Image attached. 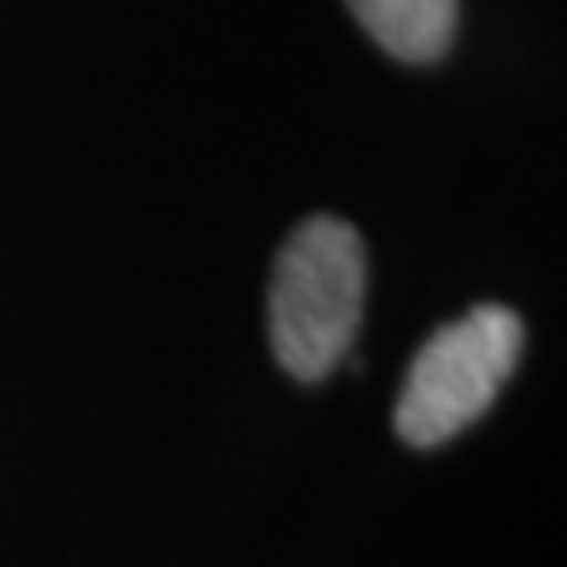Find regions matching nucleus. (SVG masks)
Here are the masks:
<instances>
[{"label":"nucleus","instance_id":"1","mask_svg":"<svg viewBox=\"0 0 567 567\" xmlns=\"http://www.w3.org/2000/svg\"><path fill=\"white\" fill-rule=\"evenodd\" d=\"M364 317V241L346 218L317 213L279 246L270 279V346L298 383L327 379Z\"/></svg>","mask_w":567,"mask_h":567},{"label":"nucleus","instance_id":"2","mask_svg":"<svg viewBox=\"0 0 567 567\" xmlns=\"http://www.w3.org/2000/svg\"><path fill=\"white\" fill-rule=\"evenodd\" d=\"M525 327L502 303H477L416 350L393 425L406 445L431 450L473 425L520 360Z\"/></svg>","mask_w":567,"mask_h":567},{"label":"nucleus","instance_id":"3","mask_svg":"<svg viewBox=\"0 0 567 567\" xmlns=\"http://www.w3.org/2000/svg\"><path fill=\"white\" fill-rule=\"evenodd\" d=\"M388 58L425 66L445 58L458 29V0H346Z\"/></svg>","mask_w":567,"mask_h":567}]
</instances>
